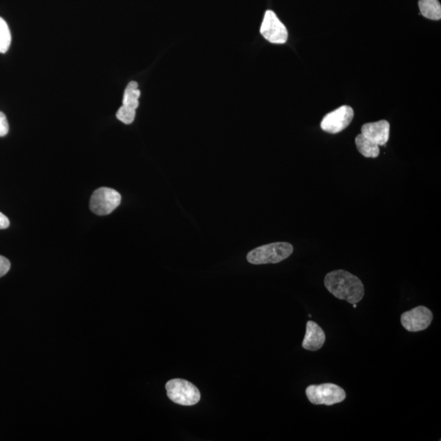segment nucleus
Here are the masks:
<instances>
[{"label": "nucleus", "instance_id": "17", "mask_svg": "<svg viewBox=\"0 0 441 441\" xmlns=\"http://www.w3.org/2000/svg\"><path fill=\"white\" fill-rule=\"evenodd\" d=\"M10 268L11 263L9 260L0 255V278L6 276Z\"/></svg>", "mask_w": 441, "mask_h": 441}, {"label": "nucleus", "instance_id": "9", "mask_svg": "<svg viewBox=\"0 0 441 441\" xmlns=\"http://www.w3.org/2000/svg\"><path fill=\"white\" fill-rule=\"evenodd\" d=\"M362 134L378 146H385L390 136V124L387 121L368 123L362 127Z\"/></svg>", "mask_w": 441, "mask_h": 441}, {"label": "nucleus", "instance_id": "14", "mask_svg": "<svg viewBox=\"0 0 441 441\" xmlns=\"http://www.w3.org/2000/svg\"><path fill=\"white\" fill-rule=\"evenodd\" d=\"M10 30L4 19L0 17V54H6L11 45Z\"/></svg>", "mask_w": 441, "mask_h": 441}, {"label": "nucleus", "instance_id": "18", "mask_svg": "<svg viewBox=\"0 0 441 441\" xmlns=\"http://www.w3.org/2000/svg\"><path fill=\"white\" fill-rule=\"evenodd\" d=\"M9 225H10V222H9L8 218L0 212V230L7 229Z\"/></svg>", "mask_w": 441, "mask_h": 441}, {"label": "nucleus", "instance_id": "6", "mask_svg": "<svg viewBox=\"0 0 441 441\" xmlns=\"http://www.w3.org/2000/svg\"><path fill=\"white\" fill-rule=\"evenodd\" d=\"M261 34L272 44L283 45L288 40V31L286 26L279 21L277 14L272 10L265 13Z\"/></svg>", "mask_w": 441, "mask_h": 441}, {"label": "nucleus", "instance_id": "16", "mask_svg": "<svg viewBox=\"0 0 441 441\" xmlns=\"http://www.w3.org/2000/svg\"><path fill=\"white\" fill-rule=\"evenodd\" d=\"M8 131L9 125L7 117L3 112L0 111V137L6 136Z\"/></svg>", "mask_w": 441, "mask_h": 441}, {"label": "nucleus", "instance_id": "15", "mask_svg": "<svg viewBox=\"0 0 441 441\" xmlns=\"http://www.w3.org/2000/svg\"><path fill=\"white\" fill-rule=\"evenodd\" d=\"M136 116V110L125 107L122 106L118 109L116 113V117L118 121L124 123L125 125H131L134 121Z\"/></svg>", "mask_w": 441, "mask_h": 441}, {"label": "nucleus", "instance_id": "7", "mask_svg": "<svg viewBox=\"0 0 441 441\" xmlns=\"http://www.w3.org/2000/svg\"><path fill=\"white\" fill-rule=\"evenodd\" d=\"M354 118L353 109L349 106L341 107L324 117L321 121L322 130L336 134L347 129Z\"/></svg>", "mask_w": 441, "mask_h": 441}, {"label": "nucleus", "instance_id": "8", "mask_svg": "<svg viewBox=\"0 0 441 441\" xmlns=\"http://www.w3.org/2000/svg\"><path fill=\"white\" fill-rule=\"evenodd\" d=\"M433 320V312L428 307L419 306L403 313L401 325L412 333L424 331L428 328Z\"/></svg>", "mask_w": 441, "mask_h": 441}, {"label": "nucleus", "instance_id": "5", "mask_svg": "<svg viewBox=\"0 0 441 441\" xmlns=\"http://www.w3.org/2000/svg\"><path fill=\"white\" fill-rule=\"evenodd\" d=\"M121 196L116 189L101 187L93 192L90 200V210L95 215L105 216L110 215L121 205Z\"/></svg>", "mask_w": 441, "mask_h": 441}, {"label": "nucleus", "instance_id": "13", "mask_svg": "<svg viewBox=\"0 0 441 441\" xmlns=\"http://www.w3.org/2000/svg\"><path fill=\"white\" fill-rule=\"evenodd\" d=\"M141 91L139 89V84L132 82L125 88L124 98H123V106L136 110L139 106V98Z\"/></svg>", "mask_w": 441, "mask_h": 441}, {"label": "nucleus", "instance_id": "4", "mask_svg": "<svg viewBox=\"0 0 441 441\" xmlns=\"http://www.w3.org/2000/svg\"><path fill=\"white\" fill-rule=\"evenodd\" d=\"M306 395L311 404L327 406L339 404L347 397L343 389L334 383L311 385L306 389Z\"/></svg>", "mask_w": 441, "mask_h": 441}, {"label": "nucleus", "instance_id": "1", "mask_svg": "<svg viewBox=\"0 0 441 441\" xmlns=\"http://www.w3.org/2000/svg\"><path fill=\"white\" fill-rule=\"evenodd\" d=\"M325 286L340 300L355 304L362 300L364 287L362 281L344 270H336L326 274Z\"/></svg>", "mask_w": 441, "mask_h": 441}, {"label": "nucleus", "instance_id": "10", "mask_svg": "<svg viewBox=\"0 0 441 441\" xmlns=\"http://www.w3.org/2000/svg\"><path fill=\"white\" fill-rule=\"evenodd\" d=\"M326 336L321 327L314 321H308L305 338L302 341V348L311 352H316L323 347Z\"/></svg>", "mask_w": 441, "mask_h": 441}, {"label": "nucleus", "instance_id": "2", "mask_svg": "<svg viewBox=\"0 0 441 441\" xmlns=\"http://www.w3.org/2000/svg\"><path fill=\"white\" fill-rule=\"evenodd\" d=\"M293 252L291 244L278 242L260 246L247 255L248 262L254 265L279 263L286 260Z\"/></svg>", "mask_w": 441, "mask_h": 441}, {"label": "nucleus", "instance_id": "11", "mask_svg": "<svg viewBox=\"0 0 441 441\" xmlns=\"http://www.w3.org/2000/svg\"><path fill=\"white\" fill-rule=\"evenodd\" d=\"M355 145L360 154L366 158H377L380 154L379 146L360 134L355 137Z\"/></svg>", "mask_w": 441, "mask_h": 441}, {"label": "nucleus", "instance_id": "12", "mask_svg": "<svg viewBox=\"0 0 441 441\" xmlns=\"http://www.w3.org/2000/svg\"><path fill=\"white\" fill-rule=\"evenodd\" d=\"M419 7L424 17L433 21L440 20L441 6L438 0H419Z\"/></svg>", "mask_w": 441, "mask_h": 441}, {"label": "nucleus", "instance_id": "3", "mask_svg": "<svg viewBox=\"0 0 441 441\" xmlns=\"http://www.w3.org/2000/svg\"><path fill=\"white\" fill-rule=\"evenodd\" d=\"M165 387L169 399L175 404L192 406L201 400V392L199 389L184 379H172L166 383Z\"/></svg>", "mask_w": 441, "mask_h": 441}]
</instances>
